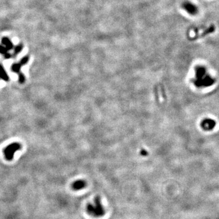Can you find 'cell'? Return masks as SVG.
Listing matches in <instances>:
<instances>
[{"label":"cell","instance_id":"cell-8","mask_svg":"<svg viewBox=\"0 0 219 219\" xmlns=\"http://www.w3.org/2000/svg\"><path fill=\"white\" fill-rule=\"evenodd\" d=\"M8 53V50H7L4 46L0 45V54L4 55V56H5L6 55H7Z\"/></svg>","mask_w":219,"mask_h":219},{"label":"cell","instance_id":"cell-7","mask_svg":"<svg viewBox=\"0 0 219 219\" xmlns=\"http://www.w3.org/2000/svg\"><path fill=\"white\" fill-rule=\"evenodd\" d=\"M0 79L6 82L9 81V76L1 65H0Z\"/></svg>","mask_w":219,"mask_h":219},{"label":"cell","instance_id":"cell-10","mask_svg":"<svg viewBox=\"0 0 219 219\" xmlns=\"http://www.w3.org/2000/svg\"><path fill=\"white\" fill-rule=\"evenodd\" d=\"M18 81L20 84H23L25 82V76L23 73L18 75Z\"/></svg>","mask_w":219,"mask_h":219},{"label":"cell","instance_id":"cell-6","mask_svg":"<svg viewBox=\"0 0 219 219\" xmlns=\"http://www.w3.org/2000/svg\"><path fill=\"white\" fill-rule=\"evenodd\" d=\"M2 43H3V46L8 51L11 50L13 47V45L12 43L11 42V41L8 38H3L2 39Z\"/></svg>","mask_w":219,"mask_h":219},{"label":"cell","instance_id":"cell-3","mask_svg":"<svg viewBox=\"0 0 219 219\" xmlns=\"http://www.w3.org/2000/svg\"><path fill=\"white\" fill-rule=\"evenodd\" d=\"M28 61H29V58L28 57H23L21 60V61H20L19 63H14V64L12 65V71L13 72L16 73L18 75L21 74L22 73L21 71H20V70H21V67L22 66L26 65L27 62H28Z\"/></svg>","mask_w":219,"mask_h":219},{"label":"cell","instance_id":"cell-9","mask_svg":"<svg viewBox=\"0 0 219 219\" xmlns=\"http://www.w3.org/2000/svg\"><path fill=\"white\" fill-rule=\"evenodd\" d=\"M23 49V45H18V46H17L15 47V50H14V54L15 55H17L20 52H21L22 50Z\"/></svg>","mask_w":219,"mask_h":219},{"label":"cell","instance_id":"cell-1","mask_svg":"<svg viewBox=\"0 0 219 219\" xmlns=\"http://www.w3.org/2000/svg\"><path fill=\"white\" fill-rule=\"evenodd\" d=\"M87 213L95 217H100L104 216L105 209L101 203L100 198L98 196L95 198L93 203H90L86 206Z\"/></svg>","mask_w":219,"mask_h":219},{"label":"cell","instance_id":"cell-5","mask_svg":"<svg viewBox=\"0 0 219 219\" xmlns=\"http://www.w3.org/2000/svg\"><path fill=\"white\" fill-rule=\"evenodd\" d=\"M86 186V182L84 180H77L72 184V188L75 190H79Z\"/></svg>","mask_w":219,"mask_h":219},{"label":"cell","instance_id":"cell-2","mask_svg":"<svg viewBox=\"0 0 219 219\" xmlns=\"http://www.w3.org/2000/svg\"><path fill=\"white\" fill-rule=\"evenodd\" d=\"M21 148L22 146L17 142L10 144L7 146L4 150V154L6 160L11 161L13 158L14 153L17 150L21 149Z\"/></svg>","mask_w":219,"mask_h":219},{"label":"cell","instance_id":"cell-4","mask_svg":"<svg viewBox=\"0 0 219 219\" xmlns=\"http://www.w3.org/2000/svg\"><path fill=\"white\" fill-rule=\"evenodd\" d=\"M183 7L184 9V10L187 11L191 15H195L198 12V9L197 8V6L191 3L187 2V3H184L183 5Z\"/></svg>","mask_w":219,"mask_h":219}]
</instances>
